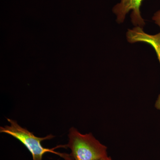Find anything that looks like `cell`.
<instances>
[{"label": "cell", "instance_id": "cell-4", "mask_svg": "<svg viewBox=\"0 0 160 160\" xmlns=\"http://www.w3.org/2000/svg\"><path fill=\"white\" fill-rule=\"evenodd\" d=\"M152 20L160 28V10H158L154 13V15L152 17Z\"/></svg>", "mask_w": 160, "mask_h": 160}, {"label": "cell", "instance_id": "cell-3", "mask_svg": "<svg viewBox=\"0 0 160 160\" xmlns=\"http://www.w3.org/2000/svg\"><path fill=\"white\" fill-rule=\"evenodd\" d=\"M144 0H121L112 9V11L117 16V22L122 23L124 22L126 14L132 10V22L134 26L143 28L145 26V21L141 16L140 7Z\"/></svg>", "mask_w": 160, "mask_h": 160}, {"label": "cell", "instance_id": "cell-2", "mask_svg": "<svg viewBox=\"0 0 160 160\" xmlns=\"http://www.w3.org/2000/svg\"><path fill=\"white\" fill-rule=\"evenodd\" d=\"M69 142L66 146L71 149L73 160H97L108 156L106 146L93 137L91 133L83 134L78 129H69Z\"/></svg>", "mask_w": 160, "mask_h": 160}, {"label": "cell", "instance_id": "cell-1", "mask_svg": "<svg viewBox=\"0 0 160 160\" xmlns=\"http://www.w3.org/2000/svg\"><path fill=\"white\" fill-rule=\"evenodd\" d=\"M7 120L10 125L1 127L0 132L9 134L20 141L30 152L32 156V160H42L44 154L46 152H49L58 155L66 160H73L70 155L60 153L54 151L55 149L57 148H67L66 145H60L52 149L43 147L41 144L42 141L51 139L54 138V136L50 134L46 137H37L27 129L21 127L18 124L17 121L9 118H7Z\"/></svg>", "mask_w": 160, "mask_h": 160}, {"label": "cell", "instance_id": "cell-6", "mask_svg": "<svg viewBox=\"0 0 160 160\" xmlns=\"http://www.w3.org/2000/svg\"><path fill=\"white\" fill-rule=\"evenodd\" d=\"M97 160H112L111 158L110 157H105L101 158Z\"/></svg>", "mask_w": 160, "mask_h": 160}, {"label": "cell", "instance_id": "cell-5", "mask_svg": "<svg viewBox=\"0 0 160 160\" xmlns=\"http://www.w3.org/2000/svg\"><path fill=\"white\" fill-rule=\"evenodd\" d=\"M155 107L158 110L160 111V94L159 95L158 97L156 102L155 104Z\"/></svg>", "mask_w": 160, "mask_h": 160}]
</instances>
